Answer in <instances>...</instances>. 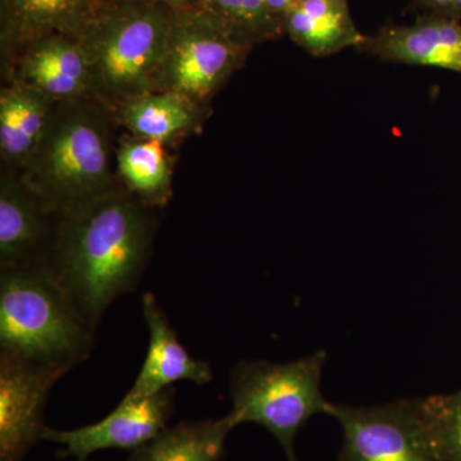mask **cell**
Wrapping results in <instances>:
<instances>
[{"mask_svg": "<svg viewBox=\"0 0 461 461\" xmlns=\"http://www.w3.org/2000/svg\"><path fill=\"white\" fill-rule=\"evenodd\" d=\"M173 12L148 0H103L78 38L91 93L113 113L130 100L159 91Z\"/></svg>", "mask_w": 461, "mask_h": 461, "instance_id": "3", "label": "cell"}, {"mask_svg": "<svg viewBox=\"0 0 461 461\" xmlns=\"http://www.w3.org/2000/svg\"><path fill=\"white\" fill-rule=\"evenodd\" d=\"M57 103L14 84L0 94V151L5 162L25 165L41 140Z\"/></svg>", "mask_w": 461, "mask_h": 461, "instance_id": "16", "label": "cell"}, {"mask_svg": "<svg viewBox=\"0 0 461 461\" xmlns=\"http://www.w3.org/2000/svg\"><path fill=\"white\" fill-rule=\"evenodd\" d=\"M148 2L156 3V5H163L172 11L194 7V0H148Z\"/></svg>", "mask_w": 461, "mask_h": 461, "instance_id": "24", "label": "cell"}, {"mask_svg": "<svg viewBox=\"0 0 461 461\" xmlns=\"http://www.w3.org/2000/svg\"><path fill=\"white\" fill-rule=\"evenodd\" d=\"M103 0H0L3 57H16L30 42L51 33L78 39Z\"/></svg>", "mask_w": 461, "mask_h": 461, "instance_id": "13", "label": "cell"}, {"mask_svg": "<svg viewBox=\"0 0 461 461\" xmlns=\"http://www.w3.org/2000/svg\"><path fill=\"white\" fill-rule=\"evenodd\" d=\"M266 3L267 5H268L269 11L282 21L285 14H286L291 8L295 7L299 0H266Z\"/></svg>", "mask_w": 461, "mask_h": 461, "instance_id": "23", "label": "cell"}, {"mask_svg": "<svg viewBox=\"0 0 461 461\" xmlns=\"http://www.w3.org/2000/svg\"><path fill=\"white\" fill-rule=\"evenodd\" d=\"M25 181L3 177L0 185V264L45 267L53 250L58 226Z\"/></svg>", "mask_w": 461, "mask_h": 461, "instance_id": "10", "label": "cell"}, {"mask_svg": "<svg viewBox=\"0 0 461 461\" xmlns=\"http://www.w3.org/2000/svg\"><path fill=\"white\" fill-rule=\"evenodd\" d=\"M421 433L435 461H461V390L417 399Z\"/></svg>", "mask_w": 461, "mask_h": 461, "instance_id": "20", "label": "cell"}, {"mask_svg": "<svg viewBox=\"0 0 461 461\" xmlns=\"http://www.w3.org/2000/svg\"><path fill=\"white\" fill-rule=\"evenodd\" d=\"M141 308L150 339L141 371L127 395H154L178 381H190L198 386L212 382L213 373L211 366L204 360L191 357L181 345L153 294L142 295Z\"/></svg>", "mask_w": 461, "mask_h": 461, "instance_id": "14", "label": "cell"}, {"mask_svg": "<svg viewBox=\"0 0 461 461\" xmlns=\"http://www.w3.org/2000/svg\"><path fill=\"white\" fill-rule=\"evenodd\" d=\"M154 230L156 220L139 199L117 190L60 220L45 268L91 329L115 300L138 287Z\"/></svg>", "mask_w": 461, "mask_h": 461, "instance_id": "1", "label": "cell"}, {"mask_svg": "<svg viewBox=\"0 0 461 461\" xmlns=\"http://www.w3.org/2000/svg\"><path fill=\"white\" fill-rule=\"evenodd\" d=\"M194 7L217 18L253 47L277 41L285 33L284 23L269 11L266 0H194Z\"/></svg>", "mask_w": 461, "mask_h": 461, "instance_id": "21", "label": "cell"}, {"mask_svg": "<svg viewBox=\"0 0 461 461\" xmlns=\"http://www.w3.org/2000/svg\"><path fill=\"white\" fill-rule=\"evenodd\" d=\"M163 142L136 139L117 153L118 171L127 187L150 203H165L171 187V169Z\"/></svg>", "mask_w": 461, "mask_h": 461, "instance_id": "19", "label": "cell"}, {"mask_svg": "<svg viewBox=\"0 0 461 461\" xmlns=\"http://www.w3.org/2000/svg\"><path fill=\"white\" fill-rule=\"evenodd\" d=\"M16 83L54 103L93 95L89 66L78 39L51 33L17 54Z\"/></svg>", "mask_w": 461, "mask_h": 461, "instance_id": "12", "label": "cell"}, {"mask_svg": "<svg viewBox=\"0 0 461 461\" xmlns=\"http://www.w3.org/2000/svg\"><path fill=\"white\" fill-rule=\"evenodd\" d=\"M360 50L386 62L436 67L461 74V23L423 14L411 25H387L366 36Z\"/></svg>", "mask_w": 461, "mask_h": 461, "instance_id": "11", "label": "cell"}, {"mask_svg": "<svg viewBox=\"0 0 461 461\" xmlns=\"http://www.w3.org/2000/svg\"><path fill=\"white\" fill-rule=\"evenodd\" d=\"M326 360L323 350L288 363L241 360L230 372L232 406L226 417L233 427H264L284 448L287 461H297V433L314 415H329L332 406L321 390Z\"/></svg>", "mask_w": 461, "mask_h": 461, "instance_id": "5", "label": "cell"}, {"mask_svg": "<svg viewBox=\"0 0 461 461\" xmlns=\"http://www.w3.org/2000/svg\"><path fill=\"white\" fill-rule=\"evenodd\" d=\"M175 391L171 387L148 396L123 397L108 417L77 429L59 430L47 427L45 441L63 446L60 457L86 461L105 448L136 450L167 429L175 411Z\"/></svg>", "mask_w": 461, "mask_h": 461, "instance_id": "9", "label": "cell"}, {"mask_svg": "<svg viewBox=\"0 0 461 461\" xmlns=\"http://www.w3.org/2000/svg\"><path fill=\"white\" fill-rule=\"evenodd\" d=\"M253 48L198 7L175 11L159 91L200 104L244 65Z\"/></svg>", "mask_w": 461, "mask_h": 461, "instance_id": "6", "label": "cell"}, {"mask_svg": "<svg viewBox=\"0 0 461 461\" xmlns=\"http://www.w3.org/2000/svg\"><path fill=\"white\" fill-rule=\"evenodd\" d=\"M114 114L139 139L159 142L191 131L200 122L198 103L173 91L138 96L117 109Z\"/></svg>", "mask_w": 461, "mask_h": 461, "instance_id": "17", "label": "cell"}, {"mask_svg": "<svg viewBox=\"0 0 461 461\" xmlns=\"http://www.w3.org/2000/svg\"><path fill=\"white\" fill-rule=\"evenodd\" d=\"M329 415L344 436L338 461H435L421 433L417 399L375 406L332 402Z\"/></svg>", "mask_w": 461, "mask_h": 461, "instance_id": "7", "label": "cell"}, {"mask_svg": "<svg viewBox=\"0 0 461 461\" xmlns=\"http://www.w3.org/2000/svg\"><path fill=\"white\" fill-rule=\"evenodd\" d=\"M112 114L94 95L57 103L23 180L59 220L114 193Z\"/></svg>", "mask_w": 461, "mask_h": 461, "instance_id": "2", "label": "cell"}, {"mask_svg": "<svg viewBox=\"0 0 461 461\" xmlns=\"http://www.w3.org/2000/svg\"><path fill=\"white\" fill-rule=\"evenodd\" d=\"M415 8L423 9L424 14L461 18V0H412Z\"/></svg>", "mask_w": 461, "mask_h": 461, "instance_id": "22", "label": "cell"}, {"mask_svg": "<svg viewBox=\"0 0 461 461\" xmlns=\"http://www.w3.org/2000/svg\"><path fill=\"white\" fill-rule=\"evenodd\" d=\"M85 323L45 267L0 268V354L66 375L89 359Z\"/></svg>", "mask_w": 461, "mask_h": 461, "instance_id": "4", "label": "cell"}, {"mask_svg": "<svg viewBox=\"0 0 461 461\" xmlns=\"http://www.w3.org/2000/svg\"><path fill=\"white\" fill-rule=\"evenodd\" d=\"M233 429L226 415L217 420L181 421L133 450L126 461H223Z\"/></svg>", "mask_w": 461, "mask_h": 461, "instance_id": "18", "label": "cell"}, {"mask_svg": "<svg viewBox=\"0 0 461 461\" xmlns=\"http://www.w3.org/2000/svg\"><path fill=\"white\" fill-rule=\"evenodd\" d=\"M63 373L0 354V461H23L44 441V411Z\"/></svg>", "mask_w": 461, "mask_h": 461, "instance_id": "8", "label": "cell"}, {"mask_svg": "<svg viewBox=\"0 0 461 461\" xmlns=\"http://www.w3.org/2000/svg\"><path fill=\"white\" fill-rule=\"evenodd\" d=\"M282 23L291 41L314 57L360 50L366 39L355 25L348 0H299Z\"/></svg>", "mask_w": 461, "mask_h": 461, "instance_id": "15", "label": "cell"}]
</instances>
